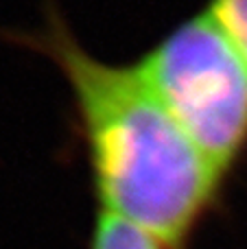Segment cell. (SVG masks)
<instances>
[{"instance_id": "1", "label": "cell", "mask_w": 247, "mask_h": 249, "mask_svg": "<svg viewBox=\"0 0 247 249\" xmlns=\"http://www.w3.org/2000/svg\"><path fill=\"white\" fill-rule=\"evenodd\" d=\"M29 46L53 61L72 96L101 210L182 249L226 173L188 138L136 64L92 55L51 9Z\"/></svg>"}, {"instance_id": "2", "label": "cell", "mask_w": 247, "mask_h": 249, "mask_svg": "<svg viewBox=\"0 0 247 249\" xmlns=\"http://www.w3.org/2000/svg\"><path fill=\"white\" fill-rule=\"evenodd\" d=\"M134 64L188 138L228 173L247 149V57L208 4Z\"/></svg>"}, {"instance_id": "3", "label": "cell", "mask_w": 247, "mask_h": 249, "mask_svg": "<svg viewBox=\"0 0 247 249\" xmlns=\"http://www.w3.org/2000/svg\"><path fill=\"white\" fill-rule=\"evenodd\" d=\"M92 249H166L151 232L140 225L101 210L92 234Z\"/></svg>"}, {"instance_id": "4", "label": "cell", "mask_w": 247, "mask_h": 249, "mask_svg": "<svg viewBox=\"0 0 247 249\" xmlns=\"http://www.w3.org/2000/svg\"><path fill=\"white\" fill-rule=\"evenodd\" d=\"M208 7L247 57V0H210Z\"/></svg>"}]
</instances>
